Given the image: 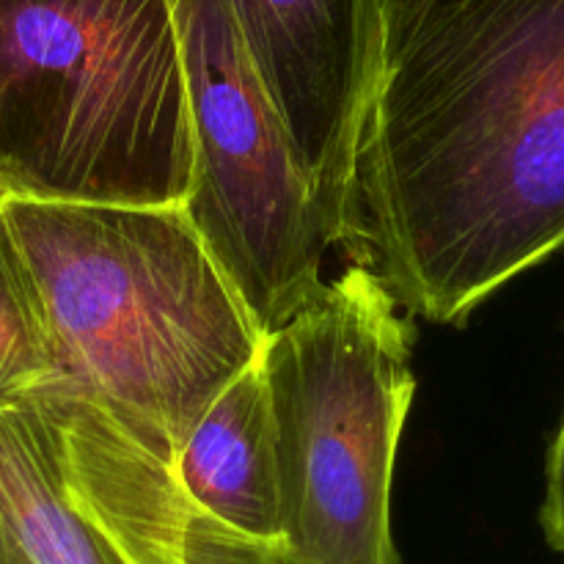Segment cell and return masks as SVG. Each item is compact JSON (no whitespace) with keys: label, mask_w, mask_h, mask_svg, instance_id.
Wrapping results in <instances>:
<instances>
[{"label":"cell","mask_w":564,"mask_h":564,"mask_svg":"<svg viewBox=\"0 0 564 564\" xmlns=\"http://www.w3.org/2000/svg\"><path fill=\"white\" fill-rule=\"evenodd\" d=\"M350 237L433 323L564 248V0H452L375 39Z\"/></svg>","instance_id":"obj_1"},{"label":"cell","mask_w":564,"mask_h":564,"mask_svg":"<svg viewBox=\"0 0 564 564\" xmlns=\"http://www.w3.org/2000/svg\"><path fill=\"white\" fill-rule=\"evenodd\" d=\"M0 209L47 303L64 372L55 394L99 408L176 466L264 345L185 207L3 198Z\"/></svg>","instance_id":"obj_2"},{"label":"cell","mask_w":564,"mask_h":564,"mask_svg":"<svg viewBox=\"0 0 564 564\" xmlns=\"http://www.w3.org/2000/svg\"><path fill=\"white\" fill-rule=\"evenodd\" d=\"M191 176L171 0H0L3 198L182 207Z\"/></svg>","instance_id":"obj_3"},{"label":"cell","mask_w":564,"mask_h":564,"mask_svg":"<svg viewBox=\"0 0 564 564\" xmlns=\"http://www.w3.org/2000/svg\"><path fill=\"white\" fill-rule=\"evenodd\" d=\"M397 303L356 264L262 345L284 549L301 564H400L391 479L416 380Z\"/></svg>","instance_id":"obj_4"},{"label":"cell","mask_w":564,"mask_h":564,"mask_svg":"<svg viewBox=\"0 0 564 564\" xmlns=\"http://www.w3.org/2000/svg\"><path fill=\"white\" fill-rule=\"evenodd\" d=\"M171 3L193 132L182 207L268 339L325 284L334 240L229 0Z\"/></svg>","instance_id":"obj_5"},{"label":"cell","mask_w":564,"mask_h":564,"mask_svg":"<svg viewBox=\"0 0 564 564\" xmlns=\"http://www.w3.org/2000/svg\"><path fill=\"white\" fill-rule=\"evenodd\" d=\"M229 6L312 182L330 240H347L358 135L372 75V3L229 0Z\"/></svg>","instance_id":"obj_6"},{"label":"cell","mask_w":564,"mask_h":564,"mask_svg":"<svg viewBox=\"0 0 564 564\" xmlns=\"http://www.w3.org/2000/svg\"><path fill=\"white\" fill-rule=\"evenodd\" d=\"M185 494L226 527L284 545L273 408L262 364L209 405L176 457Z\"/></svg>","instance_id":"obj_7"},{"label":"cell","mask_w":564,"mask_h":564,"mask_svg":"<svg viewBox=\"0 0 564 564\" xmlns=\"http://www.w3.org/2000/svg\"><path fill=\"white\" fill-rule=\"evenodd\" d=\"M0 564H127L72 501L39 408L0 411Z\"/></svg>","instance_id":"obj_8"},{"label":"cell","mask_w":564,"mask_h":564,"mask_svg":"<svg viewBox=\"0 0 564 564\" xmlns=\"http://www.w3.org/2000/svg\"><path fill=\"white\" fill-rule=\"evenodd\" d=\"M64 386L36 273L0 209V411L36 408Z\"/></svg>","instance_id":"obj_9"},{"label":"cell","mask_w":564,"mask_h":564,"mask_svg":"<svg viewBox=\"0 0 564 564\" xmlns=\"http://www.w3.org/2000/svg\"><path fill=\"white\" fill-rule=\"evenodd\" d=\"M540 521L551 549L564 556V419L549 455V490Z\"/></svg>","instance_id":"obj_10"},{"label":"cell","mask_w":564,"mask_h":564,"mask_svg":"<svg viewBox=\"0 0 564 564\" xmlns=\"http://www.w3.org/2000/svg\"><path fill=\"white\" fill-rule=\"evenodd\" d=\"M372 3V28L375 39L383 33L405 28L408 22L419 20V17L430 14V11L441 9V6L452 3V0H369Z\"/></svg>","instance_id":"obj_11"},{"label":"cell","mask_w":564,"mask_h":564,"mask_svg":"<svg viewBox=\"0 0 564 564\" xmlns=\"http://www.w3.org/2000/svg\"><path fill=\"white\" fill-rule=\"evenodd\" d=\"M273 564H301V562H297V560H292V556H290V554H286V549H284V554H281V556H279V560H275Z\"/></svg>","instance_id":"obj_12"},{"label":"cell","mask_w":564,"mask_h":564,"mask_svg":"<svg viewBox=\"0 0 564 564\" xmlns=\"http://www.w3.org/2000/svg\"><path fill=\"white\" fill-rule=\"evenodd\" d=\"M0 202H3V191H0Z\"/></svg>","instance_id":"obj_13"}]
</instances>
